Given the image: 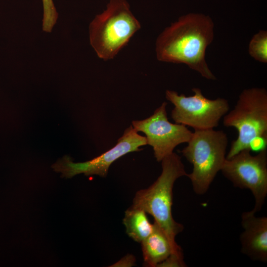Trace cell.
<instances>
[{"label":"cell","mask_w":267,"mask_h":267,"mask_svg":"<svg viewBox=\"0 0 267 267\" xmlns=\"http://www.w3.org/2000/svg\"><path fill=\"white\" fill-rule=\"evenodd\" d=\"M153 224L152 232L141 242L146 266L158 267L171 254L183 255L175 252L165 232L155 222Z\"/></svg>","instance_id":"8fae6325"},{"label":"cell","mask_w":267,"mask_h":267,"mask_svg":"<svg viewBox=\"0 0 267 267\" xmlns=\"http://www.w3.org/2000/svg\"><path fill=\"white\" fill-rule=\"evenodd\" d=\"M194 94H178L174 90H167L166 99L174 108L171 117L176 123L189 126L194 130L214 129L220 120L229 111V103L225 98L210 99L205 97L198 88L192 89Z\"/></svg>","instance_id":"8992f818"},{"label":"cell","mask_w":267,"mask_h":267,"mask_svg":"<svg viewBox=\"0 0 267 267\" xmlns=\"http://www.w3.org/2000/svg\"><path fill=\"white\" fill-rule=\"evenodd\" d=\"M44 8L43 19V30L51 32L58 18L56 11L52 0H42Z\"/></svg>","instance_id":"5bb4252c"},{"label":"cell","mask_w":267,"mask_h":267,"mask_svg":"<svg viewBox=\"0 0 267 267\" xmlns=\"http://www.w3.org/2000/svg\"><path fill=\"white\" fill-rule=\"evenodd\" d=\"M167 105L164 102L150 117L132 121L133 127L146 135L147 143L152 147L158 162L174 152L178 145L187 143L193 134L186 126L168 120Z\"/></svg>","instance_id":"9c48e42d"},{"label":"cell","mask_w":267,"mask_h":267,"mask_svg":"<svg viewBox=\"0 0 267 267\" xmlns=\"http://www.w3.org/2000/svg\"><path fill=\"white\" fill-rule=\"evenodd\" d=\"M160 162V175L148 188L136 192L132 206L151 215L167 235L175 252L181 253L182 249L175 238L182 231L183 226L177 222L172 216L173 189L176 180L187 176V173L180 156L175 152L164 158Z\"/></svg>","instance_id":"7a4b0ae2"},{"label":"cell","mask_w":267,"mask_h":267,"mask_svg":"<svg viewBox=\"0 0 267 267\" xmlns=\"http://www.w3.org/2000/svg\"><path fill=\"white\" fill-rule=\"evenodd\" d=\"M186 264L183 260V255L171 254L158 267H186Z\"/></svg>","instance_id":"9a60e30c"},{"label":"cell","mask_w":267,"mask_h":267,"mask_svg":"<svg viewBox=\"0 0 267 267\" xmlns=\"http://www.w3.org/2000/svg\"><path fill=\"white\" fill-rule=\"evenodd\" d=\"M249 55L256 60L267 63V31L260 30L251 39L248 45Z\"/></svg>","instance_id":"4fadbf2b"},{"label":"cell","mask_w":267,"mask_h":267,"mask_svg":"<svg viewBox=\"0 0 267 267\" xmlns=\"http://www.w3.org/2000/svg\"><path fill=\"white\" fill-rule=\"evenodd\" d=\"M186 146L181 151L192 165L187 174L195 194H205L226 159L228 138L222 130H194Z\"/></svg>","instance_id":"3957f363"},{"label":"cell","mask_w":267,"mask_h":267,"mask_svg":"<svg viewBox=\"0 0 267 267\" xmlns=\"http://www.w3.org/2000/svg\"><path fill=\"white\" fill-rule=\"evenodd\" d=\"M223 124L226 127L234 128L238 132V136L231 142L226 159L242 150L250 149L255 139L267 138L266 89L255 87L243 90L233 109L223 116Z\"/></svg>","instance_id":"5b68a950"},{"label":"cell","mask_w":267,"mask_h":267,"mask_svg":"<svg viewBox=\"0 0 267 267\" xmlns=\"http://www.w3.org/2000/svg\"><path fill=\"white\" fill-rule=\"evenodd\" d=\"M250 149L241 150L225 159L221 170L233 186L249 189L255 199L252 210H261L267 196V151L262 150L252 155Z\"/></svg>","instance_id":"52a82bcc"},{"label":"cell","mask_w":267,"mask_h":267,"mask_svg":"<svg viewBox=\"0 0 267 267\" xmlns=\"http://www.w3.org/2000/svg\"><path fill=\"white\" fill-rule=\"evenodd\" d=\"M135 259L134 256L131 255H128L126 257L121 259L115 264L114 267H131L134 265Z\"/></svg>","instance_id":"2e32d148"},{"label":"cell","mask_w":267,"mask_h":267,"mask_svg":"<svg viewBox=\"0 0 267 267\" xmlns=\"http://www.w3.org/2000/svg\"><path fill=\"white\" fill-rule=\"evenodd\" d=\"M128 236L134 241L141 243L152 232L151 224L143 210L131 206L125 211L123 220Z\"/></svg>","instance_id":"7c38bea8"},{"label":"cell","mask_w":267,"mask_h":267,"mask_svg":"<svg viewBox=\"0 0 267 267\" xmlns=\"http://www.w3.org/2000/svg\"><path fill=\"white\" fill-rule=\"evenodd\" d=\"M243 231L240 235L241 253L254 261L267 262V217L252 210L241 214Z\"/></svg>","instance_id":"30bf717a"},{"label":"cell","mask_w":267,"mask_h":267,"mask_svg":"<svg viewBox=\"0 0 267 267\" xmlns=\"http://www.w3.org/2000/svg\"><path fill=\"white\" fill-rule=\"evenodd\" d=\"M126 0H110L89 26L90 44L99 58H113L140 29Z\"/></svg>","instance_id":"277c9868"},{"label":"cell","mask_w":267,"mask_h":267,"mask_svg":"<svg viewBox=\"0 0 267 267\" xmlns=\"http://www.w3.org/2000/svg\"><path fill=\"white\" fill-rule=\"evenodd\" d=\"M214 37V24L209 15L197 13L182 15L157 37V59L185 64L205 79L215 80L205 59L207 48Z\"/></svg>","instance_id":"6da1fadb"},{"label":"cell","mask_w":267,"mask_h":267,"mask_svg":"<svg viewBox=\"0 0 267 267\" xmlns=\"http://www.w3.org/2000/svg\"><path fill=\"white\" fill-rule=\"evenodd\" d=\"M146 145H147L146 137L139 134L130 126L125 130L114 147L99 156L89 161L78 163L73 162L70 157L65 156L55 163L52 168L66 178H71L80 174L106 177L110 166L114 162L129 153L141 150L140 147Z\"/></svg>","instance_id":"ba28073f"}]
</instances>
